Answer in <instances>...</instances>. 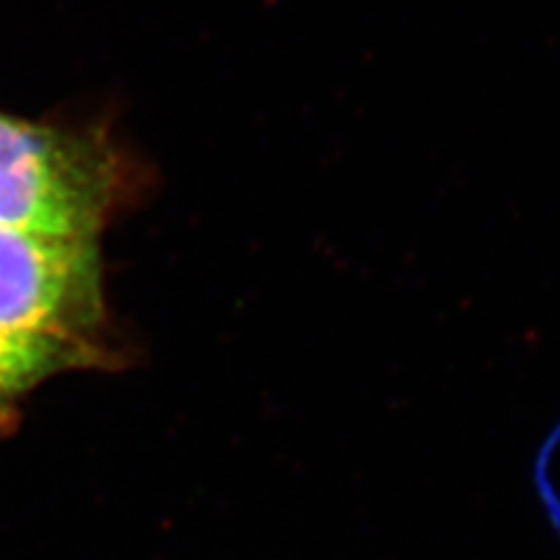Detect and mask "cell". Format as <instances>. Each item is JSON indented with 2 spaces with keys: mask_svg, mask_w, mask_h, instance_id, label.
<instances>
[{
  "mask_svg": "<svg viewBox=\"0 0 560 560\" xmlns=\"http://www.w3.org/2000/svg\"><path fill=\"white\" fill-rule=\"evenodd\" d=\"M101 318L96 238L0 230V331L86 339Z\"/></svg>",
  "mask_w": 560,
  "mask_h": 560,
  "instance_id": "2",
  "label": "cell"
},
{
  "mask_svg": "<svg viewBox=\"0 0 560 560\" xmlns=\"http://www.w3.org/2000/svg\"><path fill=\"white\" fill-rule=\"evenodd\" d=\"M119 187L117 152L101 133L0 113V230L96 238Z\"/></svg>",
  "mask_w": 560,
  "mask_h": 560,
  "instance_id": "1",
  "label": "cell"
},
{
  "mask_svg": "<svg viewBox=\"0 0 560 560\" xmlns=\"http://www.w3.org/2000/svg\"><path fill=\"white\" fill-rule=\"evenodd\" d=\"M98 350L86 339L5 335L0 331V420L14 401L45 378L98 362Z\"/></svg>",
  "mask_w": 560,
  "mask_h": 560,
  "instance_id": "3",
  "label": "cell"
}]
</instances>
